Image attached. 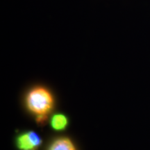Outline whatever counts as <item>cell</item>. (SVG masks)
Listing matches in <instances>:
<instances>
[{"label": "cell", "instance_id": "1", "mask_svg": "<svg viewBox=\"0 0 150 150\" xmlns=\"http://www.w3.org/2000/svg\"><path fill=\"white\" fill-rule=\"evenodd\" d=\"M26 104L30 111L38 115V121L42 122L53 108L54 99L47 89L38 86L27 94Z\"/></svg>", "mask_w": 150, "mask_h": 150}, {"label": "cell", "instance_id": "2", "mask_svg": "<svg viewBox=\"0 0 150 150\" xmlns=\"http://www.w3.org/2000/svg\"><path fill=\"white\" fill-rule=\"evenodd\" d=\"M41 143L40 137L34 131H29L20 135L16 140L17 147L20 150H35Z\"/></svg>", "mask_w": 150, "mask_h": 150}, {"label": "cell", "instance_id": "4", "mask_svg": "<svg viewBox=\"0 0 150 150\" xmlns=\"http://www.w3.org/2000/svg\"><path fill=\"white\" fill-rule=\"evenodd\" d=\"M68 120L66 116L63 114H56L51 120V126L54 130H63L67 127Z\"/></svg>", "mask_w": 150, "mask_h": 150}, {"label": "cell", "instance_id": "3", "mask_svg": "<svg viewBox=\"0 0 150 150\" xmlns=\"http://www.w3.org/2000/svg\"><path fill=\"white\" fill-rule=\"evenodd\" d=\"M49 150H76L72 140L67 138H61L56 140L50 145Z\"/></svg>", "mask_w": 150, "mask_h": 150}]
</instances>
